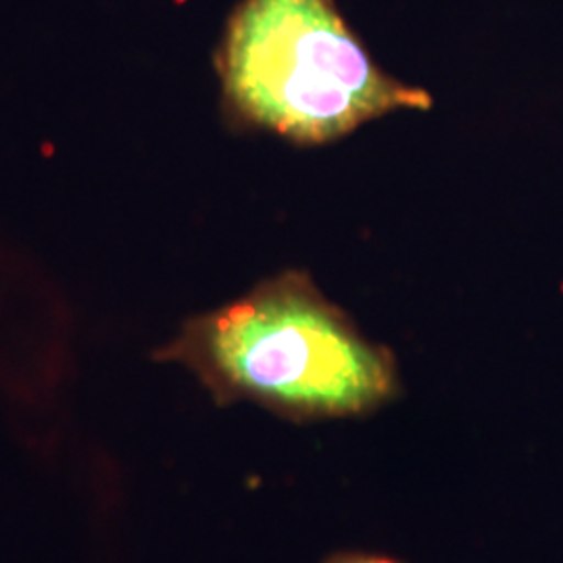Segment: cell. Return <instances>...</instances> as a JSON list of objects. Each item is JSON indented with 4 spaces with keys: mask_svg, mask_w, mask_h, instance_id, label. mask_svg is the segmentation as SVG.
<instances>
[{
    "mask_svg": "<svg viewBox=\"0 0 563 563\" xmlns=\"http://www.w3.org/2000/svg\"><path fill=\"white\" fill-rule=\"evenodd\" d=\"M220 405L249 401L292 422L372 416L401 393L393 351L299 269L184 323L157 353Z\"/></svg>",
    "mask_w": 563,
    "mask_h": 563,
    "instance_id": "obj_1",
    "label": "cell"
},
{
    "mask_svg": "<svg viewBox=\"0 0 563 563\" xmlns=\"http://www.w3.org/2000/svg\"><path fill=\"white\" fill-rule=\"evenodd\" d=\"M218 74L232 120L299 146L432 107L426 90L374 60L336 0H242L223 34Z\"/></svg>",
    "mask_w": 563,
    "mask_h": 563,
    "instance_id": "obj_2",
    "label": "cell"
},
{
    "mask_svg": "<svg viewBox=\"0 0 563 563\" xmlns=\"http://www.w3.org/2000/svg\"><path fill=\"white\" fill-rule=\"evenodd\" d=\"M323 563H401L388 555L378 553H360V551H342L330 555Z\"/></svg>",
    "mask_w": 563,
    "mask_h": 563,
    "instance_id": "obj_3",
    "label": "cell"
}]
</instances>
